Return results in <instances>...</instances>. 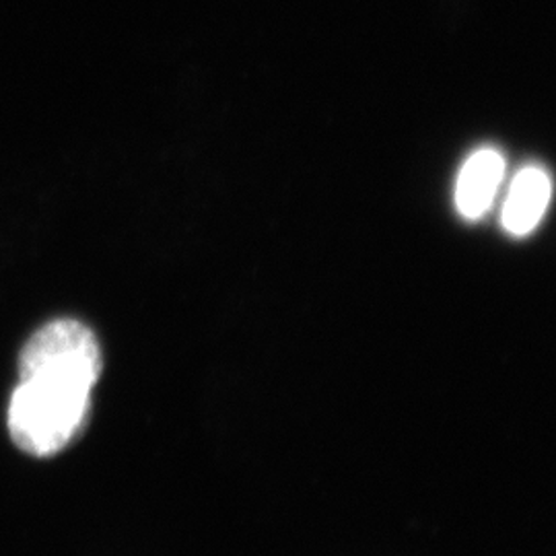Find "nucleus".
<instances>
[{
	"label": "nucleus",
	"instance_id": "f257e3e1",
	"mask_svg": "<svg viewBox=\"0 0 556 556\" xmlns=\"http://www.w3.org/2000/svg\"><path fill=\"white\" fill-rule=\"evenodd\" d=\"M101 369L98 337L79 319H52L27 338L7 413L9 433L23 454L56 456L79 438Z\"/></svg>",
	"mask_w": 556,
	"mask_h": 556
},
{
	"label": "nucleus",
	"instance_id": "f03ea898",
	"mask_svg": "<svg viewBox=\"0 0 556 556\" xmlns=\"http://www.w3.org/2000/svg\"><path fill=\"white\" fill-rule=\"evenodd\" d=\"M505 160L497 149L484 147L464 163L456 184V206L464 219H480L497 194Z\"/></svg>",
	"mask_w": 556,
	"mask_h": 556
},
{
	"label": "nucleus",
	"instance_id": "7ed1b4c3",
	"mask_svg": "<svg viewBox=\"0 0 556 556\" xmlns=\"http://www.w3.org/2000/svg\"><path fill=\"white\" fill-rule=\"evenodd\" d=\"M551 178L542 167H523L511 181L503 206V227L516 238L532 233L551 202Z\"/></svg>",
	"mask_w": 556,
	"mask_h": 556
}]
</instances>
